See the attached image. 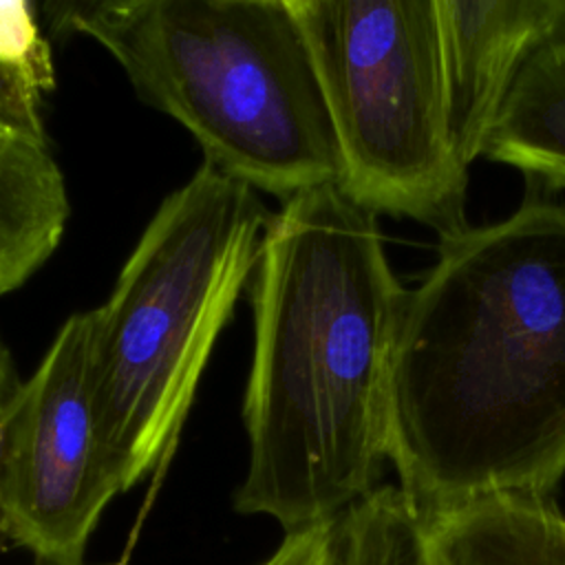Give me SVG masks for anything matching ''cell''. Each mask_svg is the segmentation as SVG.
<instances>
[{
  "mask_svg": "<svg viewBox=\"0 0 565 565\" xmlns=\"http://www.w3.org/2000/svg\"><path fill=\"white\" fill-rule=\"evenodd\" d=\"M388 463L426 512L547 494L565 477V203L439 236L406 294Z\"/></svg>",
  "mask_w": 565,
  "mask_h": 565,
  "instance_id": "1",
  "label": "cell"
},
{
  "mask_svg": "<svg viewBox=\"0 0 565 565\" xmlns=\"http://www.w3.org/2000/svg\"><path fill=\"white\" fill-rule=\"evenodd\" d=\"M406 294L377 214L338 183L289 196L269 218L252 276L236 512L291 534L338 519L377 488Z\"/></svg>",
  "mask_w": 565,
  "mask_h": 565,
  "instance_id": "2",
  "label": "cell"
},
{
  "mask_svg": "<svg viewBox=\"0 0 565 565\" xmlns=\"http://www.w3.org/2000/svg\"><path fill=\"white\" fill-rule=\"evenodd\" d=\"M51 22L104 46L135 93L221 172L285 201L342 181V157L289 0H95Z\"/></svg>",
  "mask_w": 565,
  "mask_h": 565,
  "instance_id": "3",
  "label": "cell"
},
{
  "mask_svg": "<svg viewBox=\"0 0 565 565\" xmlns=\"http://www.w3.org/2000/svg\"><path fill=\"white\" fill-rule=\"evenodd\" d=\"M269 218L254 188L203 161L163 199L108 300L90 309L93 413L126 490L170 459Z\"/></svg>",
  "mask_w": 565,
  "mask_h": 565,
  "instance_id": "4",
  "label": "cell"
},
{
  "mask_svg": "<svg viewBox=\"0 0 565 565\" xmlns=\"http://www.w3.org/2000/svg\"><path fill=\"white\" fill-rule=\"evenodd\" d=\"M342 157L340 188L373 214L466 225L468 168L450 121L437 0H289Z\"/></svg>",
  "mask_w": 565,
  "mask_h": 565,
  "instance_id": "5",
  "label": "cell"
},
{
  "mask_svg": "<svg viewBox=\"0 0 565 565\" xmlns=\"http://www.w3.org/2000/svg\"><path fill=\"white\" fill-rule=\"evenodd\" d=\"M90 329L93 311L68 316L0 406V539L35 565H82L104 510L126 492L93 413Z\"/></svg>",
  "mask_w": 565,
  "mask_h": 565,
  "instance_id": "6",
  "label": "cell"
},
{
  "mask_svg": "<svg viewBox=\"0 0 565 565\" xmlns=\"http://www.w3.org/2000/svg\"><path fill=\"white\" fill-rule=\"evenodd\" d=\"M437 11L452 146L470 168L519 71L565 44V0H437Z\"/></svg>",
  "mask_w": 565,
  "mask_h": 565,
  "instance_id": "7",
  "label": "cell"
},
{
  "mask_svg": "<svg viewBox=\"0 0 565 565\" xmlns=\"http://www.w3.org/2000/svg\"><path fill=\"white\" fill-rule=\"evenodd\" d=\"M68 214L64 174L49 143L0 126V296L51 258Z\"/></svg>",
  "mask_w": 565,
  "mask_h": 565,
  "instance_id": "8",
  "label": "cell"
},
{
  "mask_svg": "<svg viewBox=\"0 0 565 565\" xmlns=\"http://www.w3.org/2000/svg\"><path fill=\"white\" fill-rule=\"evenodd\" d=\"M428 519L441 565H565V516L547 494H490Z\"/></svg>",
  "mask_w": 565,
  "mask_h": 565,
  "instance_id": "9",
  "label": "cell"
},
{
  "mask_svg": "<svg viewBox=\"0 0 565 565\" xmlns=\"http://www.w3.org/2000/svg\"><path fill=\"white\" fill-rule=\"evenodd\" d=\"M483 157L545 190H565V44L536 53L512 82Z\"/></svg>",
  "mask_w": 565,
  "mask_h": 565,
  "instance_id": "10",
  "label": "cell"
},
{
  "mask_svg": "<svg viewBox=\"0 0 565 565\" xmlns=\"http://www.w3.org/2000/svg\"><path fill=\"white\" fill-rule=\"evenodd\" d=\"M333 565H441V561L428 514L399 486H377L333 519Z\"/></svg>",
  "mask_w": 565,
  "mask_h": 565,
  "instance_id": "11",
  "label": "cell"
},
{
  "mask_svg": "<svg viewBox=\"0 0 565 565\" xmlns=\"http://www.w3.org/2000/svg\"><path fill=\"white\" fill-rule=\"evenodd\" d=\"M51 88V51L33 7L0 2V126L46 143L42 102Z\"/></svg>",
  "mask_w": 565,
  "mask_h": 565,
  "instance_id": "12",
  "label": "cell"
},
{
  "mask_svg": "<svg viewBox=\"0 0 565 565\" xmlns=\"http://www.w3.org/2000/svg\"><path fill=\"white\" fill-rule=\"evenodd\" d=\"M258 565H333V521L285 534Z\"/></svg>",
  "mask_w": 565,
  "mask_h": 565,
  "instance_id": "13",
  "label": "cell"
},
{
  "mask_svg": "<svg viewBox=\"0 0 565 565\" xmlns=\"http://www.w3.org/2000/svg\"><path fill=\"white\" fill-rule=\"evenodd\" d=\"M18 373H15V364H13V355L7 347V342L0 335V406L4 404V399L13 393V388L18 386Z\"/></svg>",
  "mask_w": 565,
  "mask_h": 565,
  "instance_id": "14",
  "label": "cell"
},
{
  "mask_svg": "<svg viewBox=\"0 0 565 565\" xmlns=\"http://www.w3.org/2000/svg\"><path fill=\"white\" fill-rule=\"evenodd\" d=\"M108 565H128L126 561H119V563H108Z\"/></svg>",
  "mask_w": 565,
  "mask_h": 565,
  "instance_id": "15",
  "label": "cell"
},
{
  "mask_svg": "<svg viewBox=\"0 0 565 565\" xmlns=\"http://www.w3.org/2000/svg\"><path fill=\"white\" fill-rule=\"evenodd\" d=\"M33 565H35V563H33Z\"/></svg>",
  "mask_w": 565,
  "mask_h": 565,
  "instance_id": "16",
  "label": "cell"
}]
</instances>
